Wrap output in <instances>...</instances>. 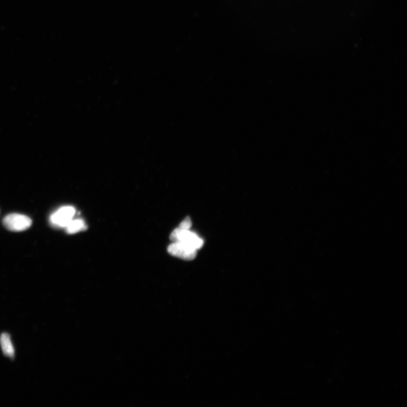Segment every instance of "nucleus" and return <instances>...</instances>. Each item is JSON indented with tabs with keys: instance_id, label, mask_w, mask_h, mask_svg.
<instances>
[{
	"instance_id": "obj_1",
	"label": "nucleus",
	"mask_w": 407,
	"mask_h": 407,
	"mask_svg": "<svg viewBox=\"0 0 407 407\" xmlns=\"http://www.w3.org/2000/svg\"><path fill=\"white\" fill-rule=\"evenodd\" d=\"M170 239L171 241L181 242L198 251L203 246V240L190 230L181 228L175 229L171 234Z\"/></svg>"
},
{
	"instance_id": "obj_2",
	"label": "nucleus",
	"mask_w": 407,
	"mask_h": 407,
	"mask_svg": "<svg viewBox=\"0 0 407 407\" xmlns=\"http://www.w3.org/2000/svg\"><path fill=\"white\" fill-rule=\"evenodd\" d=\"M3 225L8 230L20 232L28 229L32 225L31 218L18 213H11L4 217Z\"/></svg>"
},
{
	"instance_id": "obj_3",
	"label": "nucleus",
	"mask_w": 407,
	"mask_h": 407,
	"mask_svg": "<svg viewBox=\"0 0 407 407\" xmlns=\"http://www.w3.org/2000/svg\"><path fill=\"white\" fill-rule=\"evenodd\" d=\"M75 214V209L70 206L60 208L51 215L50 221L54 226L64 228L73 220Z\"/></svg>"
},
{
	"instance_id": "obj_4",
	"label": "nucleus",
	"mask_w": 407,
	"mask_h": 407,
	"mask_svg": "<svg viewBox=\"0 0 407 407\" xmlns=\"http://www.w3.org/2000/svg\"><path fill=\"white\" fill-rule=\"evenodd\" d=\"M169 254L177 258L191 261L196 258L197 250L181 242H174L168 247Z\"/></svg>"
},
{
	"instance_id": "obj_5",
	"label": "nucleus",
	"mask_w": 407,
	"mask_h": 407,
	"mask_svg": "<svg viewBox=\"0 0 407 407\" xmlns=\"http://www.w3.org/2000/svg\"><path fill=\"white\" fill-rule=\"evenodd\" d=\"M0 347L5 357L13 361L15 357V351L10 334L3 332L0 335Z\"/></svg>"
},
{
	"instance_id": "obj_6",
	"label": "nucleus",
	"mask_w": 407,
	"mask_h": 407,
	"mask_svg": "<svg viewBox=\"0 0 407 407\" xmlns=\"http://www.w3.org/2000/svg\"><path fill=\"white\" fill-rule=\"evenodd\" d=\"M66 232L69 234L78 233L81 230L86 229V225L83 220L81 219L72 220L65 228Z\"/></svg>"
},
{
	"instance_id": "obj_7",
	"label": "nucleus",
	"mask_w": 407,
	"mask_h": 407,
	"mask_svg": "<svg viewBox=\"0 0 407 407\" xmlns=\"http://www.w3.org/2000/svg\"><path fill=\"white\" fill-rule=\"evenodd\" d=\"M192 226V222L190 217H186L185 220L180 224L179 227L183 229L190 230Z\"/></svg>"
}]
</instances>
